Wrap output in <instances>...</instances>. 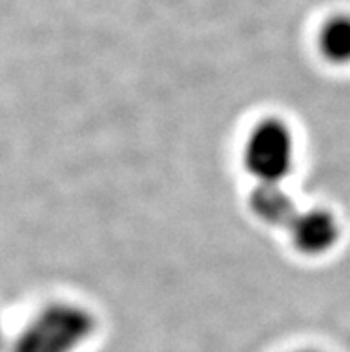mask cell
<instances>
[{"label":"cell","mask_w":350,"mask_h":352,"mask_svg":"<svg viewBox=\"0 0 350 352\" xmlns=\"http://www.w3.org/2000/svg\"><path fill=\"white\" fill-rule=\"evenodd\" d=\"M320 56L334 67L350 65V14L329 16L316 36Z\"/></svg>","instance_id":"5b68a950"},{"label":"cell","mask_w":350,"mask_h":352,"mask_svg":"<svg viewBox=\"0 0 350 352\" xmlns=\"http://www.w3.org/2000/svg\"><path fill=\"white\" fill-rule=\"evenodd\" d=\"M292 352H324V351H318V349H297V351H292Z\"/></svg>","instance_id":"52a82bcc"},{"label":"cell","mask_w":350,"mask_h":352,"mask_svg":"<svg viewBox=\"0 0 350 352\" xmlns=\"http://www.w3.org/2000/svg\"><path fill=\"white\" fill-rule=\"evenodd\" d=\"M9 345H11V342H9L8 335H6L4 327L0 326V352H9Z\"/></svg>","instance_id":"8992f818"},{"label":"cell","mask_w":350,"mask_h":352,"mask_svg":"<svg viewBox=\"0 0 350 352\" xmlns=\"http://www.w3.org/2000/svg\"><path fill=\"white\" fill-rule=\"evenodd\" d=\"M250 211L268 228L286 229L298 208L284 184H256L248 199Z\"/></svg>","instance_id":"277c9868"},{"label":"cell","mask_w":350,"mask_h":352,"mask_svg":"<svg viewBox=\"0 0 350 352\" xmlns=\"http://www.w3.org/2000/svg\"><path fill=\"white\" fill-rule=\"evenodd\" d=\"M297 140L292 127L277 116H266L248 131L241 151L247 174L256 184H284L295 166Z\"/></svg>","instance_id":"7a4b0ae2"},{"label":"cell","mask_w":350,"mask_h":352,"mask_svg":"<svg viewBox=\"0 0 350 352\" xmlns=\"http://www.w3.org/2000/svg\"><path fill=\"white\" fill-rule=\"evenodd\" d=\"M95 333V320L76 304H49L9 345V352H77Z\"/></svg>","instance_id":"6da1fadb"},{"label":"cell","mask_w":350,"mask_h":352,"mask_svg":"<svg viewBox=\"0 0 350 352\" xmlns=\"http://www.w3.org/2000/svg\"><path fill=\"white\" fill-rule=\"evenodd\" d=\"M284 231L298 254L320 258L336 247L342 229L333 211L324 208H307L293 214Z\"/></svg>","instance_id":"3957f363"}]
</instances>
